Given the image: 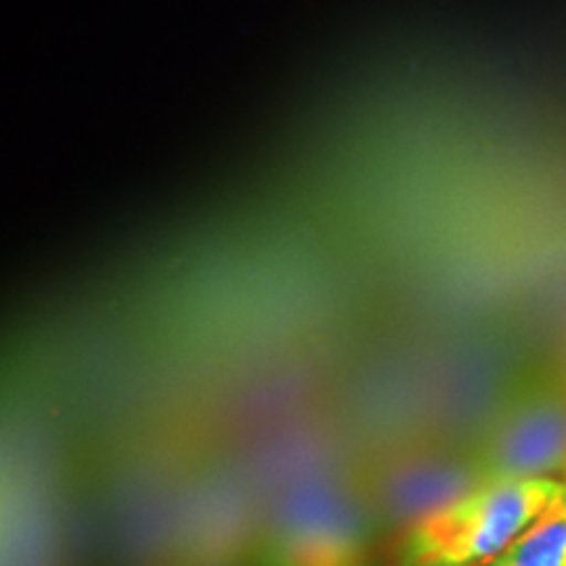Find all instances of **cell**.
Listing matches in <instances>:
<instances>
[{"label":"cell","instance_id":"cell-2","mask_svg":"<svg viewBox=\"0 0 566 566\" xmlns=\"http://www.w3.org/2000/svg\"><path fill=\"white\" fill-rule=\"evenodd\" d=\"M378 516L334 483H307L265 522L260 566H367Z\"/></svg>","mask_w":566,"mask_h":566},{"label":"cell","instance_id":"cell-1","mask_svg":"<svg viewBox=\"0 0 566 566\" xmlns=\"http://www.w3.org/2000/svg\"><path fill=\"white\" fill-rule=\"evenodd\" d=\"M554 478H495L409 527L396 566H488L504 556L564 495Z\"/></svg>","mask_w":566,"mask_h":566},{"label":"cell","instance_id":"cell-4","mask_svg":"<svg viewBox=\"0 0 566 566\" xmlns=\"http://www.w3.org/2000/svg\"><path fill=\"white\" fill-rule=\"evenodd\" d=\"M485 470L457 459H412L386 475L378 488L380 527L407 530L420 525L457 501L475 493L488 483Z\"/></svg>","mask_w":566,"mask_h":566},{"label":"cell","instance_id":"cell-5","mask_svg":"<svg viewBox=\"0 0 566 566\" xmlns=\"http://www.w3.org/2000/svg\"><path fill=\"white\" fill-rule=\"evenodd\" d=\"M488 566H566V491L504 556Z\"/></svg>","mask_w":566,"mask_h":566},{"label":"cell","instance_id":"cell-7","mask_svg":"<svg viewBox=\"0 0 566 566\" xmlns=\"http://www.w3.org/2000/svg\"><path fill=\"white\" fill-rule=\"evenodd\" d=\"M564 475H566V472H564ZM564 485H566V480H564Z\"/></svg>","mask_w":566,"mask_h":566},{"label":"cell","instance_id":"cell-3","mask_svg":"<svg viewBox=\"0 0 566 566\" xmlns=\"http://www.w3.org/2000/svg\"><path fill=\"white\" fill-rule=\"evenodd\" d=\"M488 478H551L566 472V401L537 396L514 407L491 438Z\"/></svg>","mask_w":566,"mask_h":566},{"label":"cell","instance_id":"cell-6","mask_svg":"<svg viewBox=\"0 0 566 566\" xmlns=\"http://www.w3.org/2000/svg\"><path fill=\"white\" fill-rule=\"evenodd\" d=\"M218 566H260V564L252 562V564H218Z\"/></svg>","mask_w":566,"mask_h":566}]
</instances>
